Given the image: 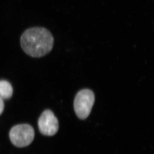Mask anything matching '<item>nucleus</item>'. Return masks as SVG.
Segmentation results:
<instances>
[{
	"mask_svg": "<svg viewBox=\"0 0 154 154\" xmlns=\"http://www.w3.org/2000/svg\"><path fill=\"white\" fill-rule=\"evenodd\" d=\"M20 45L28 55L33 57H41L51 51L54 45V36L45 28H30L22 35Z\"/></svg>",
	"mask_w": 154,
	"mask_h": 154,
	"instance_id": "nucleus-1",
	"label": "nucleus"
},
{
	"mask_svg": "<svg viewBox=\"0 0 154 154\" xmlns=\"http://www.w3.org/2000/svg\"><path fill=\"white\" fill-rule=\"evenodd\" d=\"M9 136L14 145L23 148L32 143L35 138V131L29 124H22L14 126L10 131Z\"/></svg>",
	"mask_w": 154,
	"mask_h": 154,
	"instance_id": "nucleus-2",
	"label": "nucleus"
},
{
	"mask_svg": "<svg viewBox=\"0 0 154 154\" xmlns=\"http://www.w3.org/2000/svg\"><path fill=\"white\" fill-rule=\"evenodd\" d=\"M94 101V94L91 90L85 89L79 92L74 101V111L77 117L80 119L87 118L90 114Z\"/></svg>",
	"mask_w": 154,
	"mask_h": 154,
	"instance_id": "nucleus-3",
	"label": "nucleus"
},
{
	"mask_svg": "<svg viewBox=\"0 0 154 154\" xmlns=\"http://www.w3.org/2000/svg\"><path fill=\"white\" fill-rule=\"evenodd\" d=\"M38 126L41 133L48 136L55 135L59 128L58 120L50 110L42 112L38 121Z\"/></svg>",
	"mask_w": 154,
	"mask_h": 154,
	"instance_id": "nucleus-4",
	"label": "nucleus"
},
{
	"mask_svg": "<svg viewBox=\"0 0 154 154\" xmlns=\"http://www.w3.org/2000/svg\"><path fill=\"white\" fill-rule=\"evenodd\" d=\"M13 93V89L10 83L6 80H0V98L3 100L11 98Z\"/></svg>",
	"mask_w": 154,
	"mask_h": 154,
	"instance_id": "nucleus-5",
	"label": "nucleus"
},
{
	"mask_svg": "<svg viewBox=\"0 0 154 154\" xmlns=\"http://www.w3.org/2000/svg\"><path fill=\"white\" fill-rule=\"evenodd\" d=\"M4 109V103L3 99L0 98V115L3 113Z\"/></svg>",
	"mask_w": 154,
	"mask_h": 154,
	"instance_id": "nucleus-6",
	"label": "nucleus"
}]
</instances>
